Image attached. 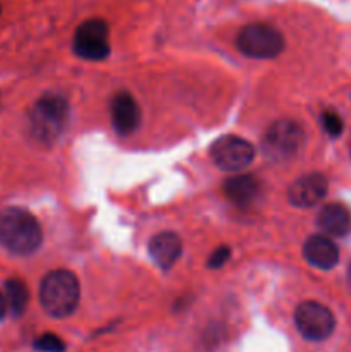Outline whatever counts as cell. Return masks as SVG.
<instances>
[{
	"mask_svg": "<svg viewBox=\"0 0 351 352\" xmlns=\"http://www.w3.org/2000/svg\"><path fill=\"white\" fill-rule=\"evenodd\" d=\"M41 241L40 223L30 212L12 206L0 213V244L10 253L26 256L40 248Z\"/></svg>",
	"mask_w": 351,
	"mask_h": 352,
	"instance_id": "6da1fadb",
	"label": "cell"
},
{
	"mask_svg": "<svg viewBox=\"0 0 351 352\" xmlns=\"http://www.w3.org/2000/svg\"><path fill=\"white\" fill-rule=\"evenodd\" d=\"M79 282L71 272L54 270L41 280L40 302L45 311L54 318L72 315L79 305Z\"/></svg>",
	"mask_w": 351,
	"mask_h": 352,
	"instance_id": "7a4b0ae2",
	"label": "cell"
},
{
	"mask_svg": "<svg viewBox=\"0 0 351 352\" xmlns=\"http://www.w3.org/2000/svg\"><path fill=\"white\" fill-rule=\"evenodd\" d=\"M69 120L67 102L61 95L47 93L34 103L30 116L31 134L40 143L52 144L64 134Z\"/></svg>",
	"mask_w": 351,
	"mask_h": 352,
	"instance_id": "3957f363",
	"label": "cell"
},
{
	"mask_svg": "<svg viewBox=\"0 0 351 352\" xmlns=\"http://www.w3.org/2000/svg\"><path fill=\"white\" fill-rule=\"evenodd\" d=\"M305 144V131L295 120H277L262 140V151L268 160L288 162L299 153Z\"/></svg>",
	"mask_w": 351,
	"mask_h": 352,
	"instance_id": "277c9868",
	"label": "cell"
},
{
	"mask_svg": "<svg viewBox=\"0 0 351 352\" xmlns=\"http://www.w3.org/2000/svg\"><path fill=\"white\" fill-rule=\"evenodd\" d=\"M237 50L250 58H274L284 50V36L267 23H251L237 34Z\"/></svg>",
	"mask_w": 351,
	"mask_h": 352,
	"instance_id": "5b68a950",
	"label": "cell"
},
{
	"mask_svg": "<svg viewBox=\"0 0 351 352\" xmlns=\"http://www.w3.org/2000/svg\"><path fill=\"white\" fill-rule=\"evenodd\" d=\"M295 323L298 332L306 340L320 342L332 336L336 318L327 306L315 301H305L296 308Z\"/></svg>",
	"mask_w": 351,
	"mask_h": 352,
	"instance_id": "8992f818",
	"label": "cell"
},
{
	"mask_svg": "<svg viewBox=\"0 0 351 352\" xmlns=\"http://www.w3.org/2000/svg\"><path fill=\"white\" fill-rule=\"evenodd\" d=\"M76 55L86 60H103L110 54L109 24L103 19H88L76 30L74 34Z\"/></svg>",
	"mask_w": 351,
	"mask_h": 352,
	"instance_id": "52a82bcc",
	"label": "cell"
},
{
	"mask_svg": "<svg viewBox=\"0 0 351 352\" xmlns=\"http://www.w3.org/2000/svg\"><path fill=\"white\" fill-rule=\"evenodd\" d=\"M212 162L224 172L244 170L255 158V148L250 141L237 136H222L210 148Z\"/></svg>",
	"mask_w": 351,
	"mask_h": 352,
	"instance_id": "ba28073f",
	"label": "cell"
},
{
	"mask_svg": "<svg viewBox=\"0 0 351 352\" xmlns=\"http://www.w3.org/2000/svg\"><path fill=\"white\" fill-rule=\"evenodd\" d=\"M112 126L119 136H129L141 122V109L127 91H119L110 100Z\"/></svg>",
	"mask_w": 351,
	"mask_h": 352,
	"instance_id": "9c48e42d",
	"label": "cell"
},
{
	"mask_svg": "<svg viewBox=\"0 0 351 352\" xmlns=\"http://www.w3.org/2000/svg\"><path fill=\"white\" fill-rule=\"evenodd\" d=\"M327 195V179L322 174H306L296 179L288 191V199L298 208H312Z\"/></svg>",
	"mask_w": 351,
	"mask_h": 352,
	"instance_id": "30bf717a",
	"label": "cell"
},
{
	"mask_svg": "<svg viewBox=\"0 0 351 352\" xmlns=\"http://www.w3.org/2000/svg\"><path fill=\"white\" fill-rule=\"evenodd\" d=\"M303 256L312 267L319 270H330L339 261V250L336 244L326 236H312L303 246Z\"/></svg>",
	"mask_w": 351,
	"mask_h": 352,
	"instance_id": "8fae6325",
	"label": "cell"
},
{
	"mask_svg": "<svg viewBox=\"0 0 351 352\" xmlns=\"http://www.w3.org/2000/svg\"><path fill=\"white\" fill-rule=\"evenodd\" d=\"M148 253L162 270H169V268L174 267V263L181 256L182 243L174 232H160L150 239Z\"/></svg>",
	"mask_w": 351,
	"mask_h": 352,
	"instance_id": "7c38bea8",
	"label": "cell"
},
{
	"mask_svg": "<svg viewBox=\"0 0 351 352\" xmlns=\"http://www.w3.org/2000/svg\"><path fill=\"white\" fill-rule=\"evenodd\" d=\"M317 226L327 236L344 237L351 234V210L343 203H329L320 210Z\"/></svg>",
	"mask_w": 351,
	"mask_h": 352,
	"instance_id": "4fadbf2b",
	"label": "cell"
},
{
	"mask_svg": "<svg viewBox=\"0 0 351 352\" xmlns=\"http://www.w3.org/2000/svg\"><path fill=\"white\" fill-rule=\"evenodd\" d=\"M224 195L233 205L246 208L253 205L255 199L260 195V182L250 174L234 175L224 182Z\"/></svg>",
	"mask_w": 351,
	"mask_h": 352,
	"instance_id": "5bb4252c",
	"label": "cell"
},
{
	"mask_svg": "<svg viewBox=\"0 0 351 352\" xmlns=\"http://www.w3.org/2000/svg\"><path fill=\"white\" fill-rule=\"evenodd\" d=\"M6 299H7V308L10 309L14 316H21L28 308L30 302V292H28L26 284L23 280H12L6 282Z\"/></svg>",
	"mask_w": 351,
	"mask_h": 352,
	"instance_id": "9a60e30c",
	"label": "cell"
},
{
	"mask_svg": "<svg viewBox=\"0 0 351 352\" xmlns=\"http://www.w3.org/2000/svg\"><path fill=\"white\" fill-rule=\"evenodd\" d=\"M34 349L40 352H64L65 346L61 340V337L54 336V333H45V336L38 337L36 339Z\"/></svg>",
	"mask_w": 351,
	"mask_h": 352,
	"instance_id": "2e32d148",
	"label": "cell"
},
{
	"mask_svg": "<svg viewBox=\"0 0 351 352\" xmlns=\"http://www.w3.org/2000/svg\"><path fill=\"white\" fill-rule=\"evenodd\" d=\"M322 126L323 129H326V133L332 138L339 136V134L343 133V127H344L343 119H341L336 112H330V110H327V112L322 113Z\"/></svg>",
	"mask_w": 351,
	"mask_h": 352,
	"instance_id": "e0dca14e",
	"label": "cell"
},
{
	"mask_svg": "<svg viewBox=\"0 0 351 352\" xmlns=\"http://www.w3.org/2000/svg\"><path fill=\"white\" fill-rule=\"evenodd\" d=\"M231 258V250L227 246H220L210 254L209 268H220Z\"/></svg>",
	"mask_w": 351,
	"mask_h": 352,
	"instance_id": "ac0fdd59",
	"label": "cell"
},
{
	"mask_svg": "<svg viewBox=\"0 0 351 352\" xmlns=\"http://www.w3.org/2000/svg\"><path fill=\"white\" fill-rule=\"evenodd\" d=\"M6 313H7V299L6 296L0 292V322H2V318L6 316Z\"/></svg>",
	"mask_w": 351,
	"mask_h": 352,
	"instance_id": "d6986e66",
	"label": "cell"
},
{
	"mask_svg": "<svg viewBox=\"0 0 351 352\" xmlns=\"http://www.w3.org/2000/svg\"><path fill=\"white\" fill-rule=\"evenodd\" d=\"M348 277H350V282H351V265H350V270H348Z\"/></svg>",
	"mask_w": 351,
	"mask_h": 352,
	"instance_id": "ffe728a7",
	"label": "cell"
}]
</instances>
